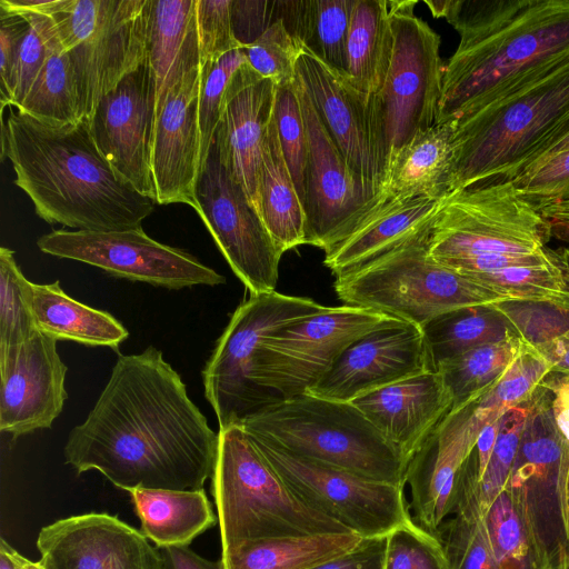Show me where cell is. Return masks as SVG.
<instances>
[{
  "label": "cell",
  "instance_id": "cell-1",
  "mask_svg": "<svg viewBox=\"0 0 569 569\" xmlns=\"http://www.w3.org/2000/svg\"><path fill=\"white\" fill-rule=\"evenodd\" d=\"M218 433L189 398L180 375L149 346L119 356L87 419L63 448L77 475L97 470L113 486L203 489L213 473Z\"/></svg>",
  "mask_w": 569,
  "mask_h": 569
},
{
  "label": "cell",
  "instance_id": "cell-2",
  "mask_svg": "<svg viewBox=\"0 0 569 569\" xmlns=\"http://www.w3.org/2000/svg\"><path fill=\"white\" fill-rule=\"evenodd\" d=\"M39 218L77 230L140 228L154 201L127 184L99 151L86 120L40 122L17 109L1 114V159Z\"/></svg>",
  "mask_w": 569,
  "mask_h": 569
},
{
  "label": "cell",
  "instance_id": "cell-3",
  "mask_svg": "<svg viewBox=\"0 0 569 569\" xmlns=\"http://www.w3.org/2000/svg\"><path fill=\"white\" fill-rule=\"evenodd\" d=\"M568 116L569 51L521 73L455 119L449 193L510 180Z\"/></svg>",
  "mask_w": 569,
  "mask_h": 569
},
{
  "label": "cell",
  "instance_id": "cell-4",
  "mask_svg": "<svg viewBox=\"0 0 569 569\" xmlns=\"http://www.w3.org/2000/svg\"><path fill=\"white\" fill-rule=\"evenodd\" d=\"M569 51V0H518L492 24L460 36L445 66L438 122L527 72Z\"/></svg>",
  "mask_w": 569,
  "mask_h": 569
},
{
  "label": "cell",
  "instance_id": "cell-5",
  "mask_svg": "<svg viewBox=\"0 0 569 569\" xmlns=\"http://www.w3.org/2000/svg\"><path fill=\"white\" fill-rule=\"evenodd\" d=\"M211 495L221 553L267 538L352 532L299 499L241 426L219 429Z\"/></svg>",
  "mask_w": 569,
  "mask_h": 569
},
{
  "label": "cell",
  "instance_id": "cell-6",
  "mask_svg": "<svg viewBox=\"0 0 569 569\" xmlns=\"http://www.w3.org/2000/svg\"><path fill=\"white\" fill-rule=\"evenodd\" d=\"M431 227L337 276L338 298L347 306L372 309L420 328L457 309L510 301L438 263L429 252Z\"/></svg>",
  "mask_w": 569,
  "mask_h": 569
},
{
  "label": "cell",
  "instance_id": "cell-7",
  "mask_svg": "<svg viewBox=\"0 0 569 569\" xmlns=\"http://www.w3.org/2000/svg\"><path fill=\"white\" fill-rule=\"evenodd\" d=\"M241 427L292 455L406 486L407 465L352 402L303 393L267 407Z\"/></svg>",
  "mask_w": 569,
  "mask_h": 569
},
{
  "label": "cell",
  "instance_id": "cell-8",
  "mask_svg": "<svg viewBox=\"0 0 569 569\" xmlns=\"http://www.w3.org/2000/svg\"><path fill=\"white\" fill-rule=\"evenodd\" d=\"M150 0H61L51 14L89 121L101 98L147 59Z\"/></svg>",
  "mask_w": 569,
  "mask_h": 569
},
{
  "label": "cell",
  "instance_id": "cell-9",
  "mask_svg": "<svg viewBox=\"0 0 569 569\" xmlns=\"http://www.w3.org/2000/svg\"><path fill=\"white\" fill-rule=\"evenodd\" d=\"M548 220L527 202L511 180L476 183L447 194L429 236L430 256L440 264L496 254H523L547 247Z\"/></svg>",
  "mask_w": 569,
  "mask_h": 569
},
{
  "label": "cell",
  "instance_id": "cell-10",
  "mask_svg": "<svg viewBox=\"0 0 569 569\" xmlns=\"http://www.w3.org/2000/svg\"><path fill=\"white\" fill-rule=\"evenodd\" d=\"M392 319L372 309L326 307L266 338L251 361V380L266 408L306 393L350 345Z\"/></svg>",
  "mask_w": 569,
  "mask_h": 569
},
{
  "label": "cell",
  "instance_id": "cell-11",
  "mask_svg": "<svg viewBox=\"0 0 569 569\" xmlns=\"http://www.w3.org/2000/svg\"><path fill=\"white\" fill-rule=\"evenodd\" d=\"M325 308L309 298L277 291L250 295L238 306L202 370L204 395L219 429L241 426L266 409L251 381L252 357L264 339Z\"/></svg>",
  "mask_w": 569,
  "mask_h": 569
},
{
  "label": "cell",
  "instance_id": "cell-12",
  "mask_svg": "<svg viewBox=\"0 0 569 569\" xmlns=\"http://www.w3.org/2000/svg\"><path fill=\"white\" fill-rule=\"evenodd\" d=\"M248 436L299 499L362 539L386 538L413 520L406 486L306 459Z\"/></svg>",
  "mask_w": 569,
  "mask_h": 569
},
{
  "label": "cell",
  "instance_id": "cell-13",
  "mask_svg": "<svg viewBox=\"0 0 569 569\" xmlns=\"http://www.w3.org/2000/svg\"><path fill=\"white\" fill-rule=\"evenodd\" d=\"M417 3L388 1L393 51L378 94L385 113L389 166L405 144L438 122L440 113L445 72L440 37L415 14Z\"/></svg>",
  "mask_w": 569,
  "mask_h": 569
},
{
  "label": "cell",
  "instance_id": "cell-14",
  "mask_svg": "<svg viewBox=\"0 0 569 569\" xmlns=\"http://www.w3.org/2000/svg\"><path fill=\"white\" fill-rule=\"evenodd\" d=\"M296 81L308 96L349 168L373 196L386 183L389 144L379 94L358 90L342 73L301 49Z\"/></svg>",
  "mask_w": 569,
  "mask_h": 569
},
{
  "label": "cell",
  "instance_id": "cell-15",
  "mask_svg": "<svg viewBox=\"0 0 569 569\" xmlns=\"http://www.w3.org/2000/svg\"><path fill=\"white\" fill-rule=\"evenodd\" d=\"M43 253L94 266L130 281L168 289L217 286L226 278L189 252L150 238L142 229L88 231L56 229L41 236Z\"/></svg>",
  "mask_w": 569,
  "mask_h": 569
},
{
  "label": "cell",
  "instance_id": "cell-16",
  "mask_svg": "<svg viewBox=\"0 0 569 569\" xmlns=\"http://www.w3.org/2000/svg\"><path fill=\"white\" fill-rule=\"evenodd\" d=\"M196 211L250 295L276 291L282 253L213 141L196 184Z\"/></svg>",
  "mask_w": 569,
  "mask_h": 569
},
{
  "label": "cell",
  "instance_id": "cell-17",
  "mask_svg": "<svg viewBox=\"0 0 569 569\" xmlns=\"http://www.w3.org/2000/svg\"><path fill=\"white\" fill-rule=\"evenodd\" d=\"M551 402V392L542 383L530 400L505 487L548 567L558 546L566 542L557 491L560 438Z\"/></svg>",
  "mask_w": 569,
  "mask_h": 569
},
{
  "label": "cell",
  "instance_id": "cell-18",
  "mask_svg": "<svg viewBox=\"0 0 569 569\" xmlns=\"http://www.w3.org/2000/svg\"><path fill=\"white\" fill-rule=\"evenodd\" d=\"M295 83L308 136L302 202L306 244L326 251L376 202L378 196L368 191L351 171L296 78Z\"/></svg>",
  "mask_w": 569,
  "mask_h": 569
},
{
  "label": "cell",
  "instance_id": "cell-19",
  "mask_svg": "<svg viewBox=\"0 0 569 569\" xmlns=\"http://www.w3.org/2000/svg\"><path fill=\"white\" fill-rule=\"evenodd\" d=\"M154 101V78L146 59L101 98L87 122L114 172L156 202L151 170Z\"/></svg>",
  "mask_w": 569,
  "mask_h": 569
},
{
  "label": "cell",
  "instance_id": "cell-20",
  "mask_svg": "<svg viewBox=\"0 0 569 569\" xmlns=\"http://www.w3.org/2000/svg\"><path fill=\"white\" fill-rule=\"evenodd\" d=\"M436 370L422 329L392 319L350 345L306 393L340 402Z\"/></svg>",
  "mask_w": 569,
  "mask_h": 569
},
{
  "label": "cell",
  "instance_id": "cell-21",
  "mask_svg": "<svg viewBox=\"0 0 569 569\" xmlns=\"http://www.w3.org/2000/svg\"><path fill=\"white\" fill-rule=\"evenodd\" d=\"M67 366L57 340L37 332L14 346H0V431L13 439L48 429L68 397Z\"/></svg>",
  "mask_w": 569,
  "mask_h": 569
},
{
  "label": "cell",
  "instance_id": "cell-22",
  "mask_svg": "<svg viewBox=\"0 0 569 569\" xmlns=\"http://www.w3.org/2000/svg\"><path fill=\"white\" fill-rule=\"evenodd\" d=\"M36 545L46 569H162L160 550L107 512L59 519L40 529Z\"/></svg>",
  "mask_w": 569,
  "mask_h": 569
},
{
  "label": "cell",
  "instance_id": "cell-23",
  "mask_svg": "<svg viewBox=\"0 0 569 569\" xmlns=\"http://www.w3.org/2000/svg\"><path fill=\"white\" fill-rule=\"evenodd\" d=\"M200 83L201 66L186 72L172 87L154 119L151 170L156 203H184L197 208Z\"/></svg>",
  "mask_w": 569,
  "mask_h": 569
},
{
  "label": "cell",
  "instance_id": "cell-24",
  "mask_svg": "<svg viewBox=\"0 0 569 569\" xmlns=\"http://www.w3.org/2000/svg\"><path fill=\"white\" fill-rule=\"evenodd\" d=\"M476 401L452 409L407 467L413 520L430 532L451 515L460 470L481 430L472 419Z\"/></svg>",
  "mask_w": 569,
  "mask_h": 569
},
{
  "label": "cell",
  "instance_id": "cell-25",
  "mask_svg": "<svg viewBox=\"0 0 569 569\" xmlns=\"http://www.w3.org/2000/svg\"><path fill=\"white\" fill-rule=\"evenodd\" d=\"M274 97V82L246 62L226 90L213 139L221 163L258 212L259 167Z\"/></svg>",
  "mask_w": 569,
  "mask_h": 569
},
{
  "label": "cell",
  "instance_id": "cell-26",
  "mask_svg": "<svg viewBox=\"0 0 569 569\" xmlns=\"http://www.w3.org/2000/svg\"><path fill=\"white\" fill-rule=\"evenodd\" d=\"M352 403L409 465L453 409L438 370L427 371L363 395Z\"/></svg>",
  "mask_w": 569,
  "mask_h": 569
},
{
  "label": "cell",
  "instance_id": "cell-27",
  "mask_svg": "<svg viewBox=\"0 0 569 569\" xmlns=\"http://www.w3.org/2000/svg\"><path fill=\"white\" fill-rule=\"evenodd\" d=\"M441 199L392 198L380 193L376 202L328 250L323 264L337 277L391 250L430 228Z\"/></svg>",
  "mask_w": 569,
  "mask_h": 569
},
{
  "label": "cell",
  "instance_id": "cell-28",
  "mask_svg": "<svg viewBox=\"0 0 569 569\" xmlns=\"http://www.w3.org/2000/svg\"><path fill=\"white\" fill-rule=\"evenodd\" d=\"M146 54L154 78L156 119L172 87L201 66L196 0H150Z\"/></svg>",
  "mask_w": 569,
  "mask_h": 569
},
{
  "label": "cell",
  "instance_id": "cell-29",
  "mask_svg": "<svg viewBox=\"0 0 569 569\" xmlns=\"http://www.w3.org/2000/svg\"><path fill=\"white\" fill-rule=\"evenodd\" d=\"M456 121L437 122L405 144L390 162L381 193L392 198L449 194Z\"/></svg>",
  "mask_w": 569,
  "mask_h": 569
},
{
  "label": "cell",
  "instance_id": "cell-30",
  "mask_svg": "<svg viewBox=\"0 0 569 569\" xmlns=\"http://www.w3.org/2000/svg\"><path fill=\"white\" fill-rule=\"evenodd\" d=\"M127 492L140 520V531L159 549L189 547L218 523L204 489L132 488Z\"/></svg>",
  "mask_w": 569,
  "mask_h": 569
},
{
  "label": "cell",
  "instance_id": "cell-31",
  "mask_svg": "<svg viewBox=\"0 0 569 569\" xmlns=\"http://www.w3.org/2000/svg\"><path fill=\"white\" fill-rule=\"evenodd\" d=\"M259 214L283 254L306 244V214L284 160L272 114L262 146L258 174Z\"/></svg>",
  "mask_w": 569,
  "mask_h": 569
},
{
  "label": "cell",
  "instance_id": "cell-32",
  "mask_svg": "<svg viewBox=\"0 0 569 569\" xmlns=\"http://www.w3.org/2000/svg\"><path fill=\"white\" fill-rule=\"evenodd\" d=\"M31 309L37 330L57 341L118 349L129 336L112 315L74 300L58 280L48 284L32 282Z\"/></svg>",
  "mask_w": 569,
  "mask_h": 569
},
{
  "label": "cell",
  "instance_id": "cell-33",
  "mask_svg": "<svg viewBox=\"0 0 569 569\" xmlns=\"http://www.w3.org/2000/svg\"><path fill=\"white\" fill-rule=\"evenodd\" d=\"M438 536L451 569H501L480 506L472 452L460 470L451 515L439 528Z\"/></svg>",
  "mask_w": 569,
  "mask_h": 569
},
{
  "label": "cell",
  "instance_id": "cell-34",
  "mask_svg": "<svg viewBox=\"0 0 569 569\" xmlns=\"http://www.w3.org/2000/svg\"><path fill=\"white\" fill-rule=\"evenodd\" d=\"M356 533H320L242 542L221 553L223 569H313L353 550Z\"/></svg>",
  "mask_w": 569,
  "mask_h": 569
},
{
  "label": "cell",
  "instance_id": "cell-35",
  "mask_svg": "<svg viewBox=\"0 0 569 569\" xmlns=\"http://www.w3.org/2000/svg\"><path fill=\"white\" fill-rule=\"evenodd\" d=\"M356 0L276 1V19L302 49L347 73V38Z\"/></svg>",
  "mask_w": 569,
  "mask_h": 569
},
{
  "label": "cell",
  "instance_id": "cell-36",
  "mask_svg": "<svg viewBox=\"0 0 569 569\" xmlns=\"http://www.w3.org/2000/svg\"><path fill=\"white\" fill-rule=\"evenodd\" d=\"M393 51L388 1L356 0L347 38V73L361 92L378 94Z\"/></svg>",
  "mask_w": 569,
  "mask_h": 569
},
{
  "label": "cell",
  "instance_id": "cell-37",
  "mask_svg": "<svg viewBox=\"0 0 569 569\" xmlns=\"http://www.w3.org/2000/svg\"><path fill=\"white\" fill-rule=\"evenodd\" d=\"M421 329L436 370L440 363L473 348L516 335L496 306L457 309Z\"/></svg>",
  "mask_w": 569,
  "mask_h": 569
},
{
  "label": "cell",
  "instance_id": "cell-38",
  "mask_svg": "<svg viewBox=\"0 0 569 569\" xmlns=\"http://www.w3.org/2000/svg\"><path fill=\"white\" fill-rule=\"evenodd\" d=\"M521 342L522 338L513 335L440 363L437 370L453 398V409L482 397L505 373Z\"/></svg>",
  "mask_w": 569,
  "mask_h": 569
},
{
  "label": "cell",
  "instance_id": "cell-39",
  "mask_svg": "<svg viewBox=\"0 0 569 569\" xmlns=\"http://www.w3.org/2000/svg\"><path fill=\"white\" fill-rule=\"evenodd\" d=\"M19 112L49 124H70L83 120L77 80L68 52H53L30 86Z\"/></svg>",
  "mask_w": 569,
  "mask_h": 569
},
{
  "label": "cell",
  "instance_id": "cell-40",
  "mask_svg": "<svg viewBox=\"0 0 569 569\" xmlns=\"http://www.w3.org/2000/svg\"><path fill=\"white\" fill-rule=\"evenodd\" d=\"M550 373L551 366L546 357L522 338L519 351L505 373L475 402V423L482 428L509 409L528 402Z\"/></svg>",
  "mask_w": 569,
  "mask_h": 569
},
{
  "label": "cell",
  "instance_id": "cell-41",
  "mask_svg": "<svg viewBox=\"0 0 569 569\" xmlns=\"http://www.w3.org/2000/svg\"><path fill=\"white\" fill-rule=\"evenodd\" d=\"M496 559L501 569H549L507 489L495 499L486 515ZM551 566V565H550Z\"/></svg>",
  "mask_w": 569,
  "mask_h": 569
},
{
  "label": "cell",
  "instance_id": "cell-42",
  "mask_svg": "<svg viewBox=\"0 0 569 569\" xmlns=\"http://www.w3.org/2000/svg\"><path fill=\"white\" fill-rule=\"evenodd\" d=\"M13 253L0 248V346L22 343L38 332L31 309L32 282Z\"/></svg>",
  "mask_w": 569,
  "mask_h": 569
},
{
  "label": "cell",
  "instance_id": "cell-43",
  "mask_svg": "<svg viewBox=\"0 0 569 569\" xmlns=\"http://www.w3.org/2000/svg\"><path fill=\"white\" fill-rule=\"evenodd\" d=\"M273 118L284 160L302 203L305 198L308 136L301 101L295 81L276 86Z\"/></svg>",
  "mask_w": 569,
  "mask_h": 569
},
{
  "label": "cell",
  "instance_id": "cell-44",
  "mask_svg": "<svg viewBox=\"0 0 569 569\" xmlns=\"http://www.w3.org/2000/svg\"><path fill=\"white\" fill-rule=\"evenodd\" d=\"M247 62L244 48L231 50L218 60L201 66L198 118L200 169L213 143L226 90L236 71Z\"/></svg>",
  "mask_w": 569,
  "mask_h": 569
},
{
  "label": "cell",
  "instance_id": "cell-45",
  "mask_svg": "<svg viewBox=\"0 0 569 569\" xmlns=\"http://www.w3.org/2000/svg\"><path fill=\"white\" fill-rule=\"evenodd\" d=\"M301 49L282 20L277 18L253 42L244 47V53L248 64L258 74L281 86L295 81Z\"/></svg>",
  "mask_w": 569,
  "mask_h": 569
},
{
  "label": "cell",
  "instance_id": "cell-46",
  "mask_svg": "<svg viewBox=\"0 0 569 569\" xmlns=\"http://www.w3.org/2000/svg\"><path fill=\"white\" fill-rule=\"evenodd\" d=\"M531 400V399H530ZM530 400L509 409L501 418V425L487 468L479 486V500L485 515L497 496L505 489L519 446Z\"/></svg>",
  "mask_w": 569,
  "mask_h": 569
},
{
  "label": "cell",
  "instance_id": "cell-47",
  "mask_svg": "<svg viewBox=\"0 0 569 569\" xmlns=\"http://www.w3.org/2000/svg\"><path fill=\"white\" fill-rule=\"evenodd\" d=\"M383 569H451L438 533L415 522L386 538Z\"/></svg>",
  "mask_w": 569,
  "mask_h": 569
},
{
  "label": "cell",
  "instance_id": "cell-48",
  "mask_svg": "<svg viewBox=\"0 0 569 569\" xmlns=\"http://www.w3.org/2000/svg\"><path fill=\"white\" fill-rule=\"evenodd\" d=\"M28 21V30L22 40L16 73L11 107H17L48 58L62 50L52 18L44 13L20 14Z\"/></svg>",
  "mask_w": 569,
  "mask_h": 569
},
{
  "label": "cell",
  "instance_id": "cell-49",
  "mask_svg": "<svg viewBox=\"0 0 569 569\" xmlns=\"http://www.w3.org/2000/svg\"><path fill=\"white\" fill-rule=\"evenodd\" d=\"M518 193L535 209L569 200V149L515 176Z\"/></svg>",
  "mask_w": 569,
  "mask_h": 569
},
{
  "label": "cell",
  "instance_id": "cell-50",
  "mask_svg": "<svg viewBox=\"0 0 569 569\" xmlns=\"http://www.w3.org/2000/svg\"><path fill=\"white\" fill-rule=\"evenodd\" d=\"M232 0H196L200 64L211 63L227 52L244 48L232 24Z\"/></svg>",
  "mask_w": 569,
  "mask_h": 569
},
{
  "label": "cell",
  "instance_id": "cell-51",
  "mask_svg": "<svg viewBox=\"0 0 569 569\" xmlns=\"http://www.w3.org/2000/svg\"><path fill=\"white\" fill-rule=\"evenodd\" d=\"M543 385L552 396V412L560 438L558 500L565 540L569 551V375L551 372Z\"/></svg>",
  "mask_w": 569,
  "mask_h": 569
},
{
  "label": "cell",
  "instance_id": "cell-52",
  "mask_svg": "<svg viewBox=\"0 0 569 569\" xmlns=\"http://www.w3.org/2000/svg\"><path fill=\"white\" fill-rule=\"evenodd\" d=\"M23 16L0 9V101L1 109L11 106L19 51L28 30Z\"/></svg>",
  "mask_w": 569,
  "mask_h": 569
},
{
  "label": "cell",
  "instance_id": "cell-53",
  "mask_svg": "<svg viewBox=\"0 0 569 569\" xmlns=\"http://www.w3.org/2000/svg\"><path fill=\"white\" fill-rule=\"evenodd\" d=\"M231 10L234 36L244 47L276 20V1L232 0Z\"/></svg>",
  "mask_w": 569,
  "mask_h": 569
},
{
  "label": "cell",
  "instance_id": "cell-54",
  "mask_svg": "<svg viewBox=\"0 0 569 569\" xmlns=\"http://www.w3.org/2000/svg\"><path fill=\"white\" fill-rule=\"evenodd\" d=\"M386 538L362 539L353 550L313 569H383Z\"/></svg>",
  "mask_w": 569,
  "mask_h": 569
},
{
  "label": "cell",
  "instance_id": "cell-55",
  "mask_svg": "<svg viewBox=\"0 0 569 569\" xmlns=\"http://www.w3.org/2000/svg\"><path fill=\"white\" fill-rule=\"evenodd\" d=\"M160 553L162 569H223L221 559L209 560L189 547H167Z\"/></svg>",
  "mask_w": 569,
  "mask_h": 569
},
{
  "label": "cell",
  "instance_id": "cell-56",
  "mask_svg": "<svg viewBox=\"0 0 569 569\" xmlns=\"http://www.w3.org/2000/svg\"><path fill=\"white\" fill-rule=\"evenodd\" d=\"M535 347L550 363L551 372L569 375V329Z\"/></svg>",
  "mask_w": 569,
  "mask_h": 569
},
{
  "label": "cell",
  "instance_id": "cell-57",
  "mask_svg": "<svg viewBox=\"0 0 569 569\" xmlns=\"http://www.w3.org/2000/svg\"><path fill=\"white\" fill-rule=\"evenodd\" d=\"M501 418L502 416L486 423L478 435L476 446L472 450V455L475 457L477 466L478 481H480V479L482 478L488 461L490 459L491 452L493 450L496 438L501 425Z\"/></svg>",
  "mask_w": 569,
  "mask_h": 569
},
{
  "label": "cell",
  "instance_id": "cell-58",
  "mask_svg": "<svg viewBox=\"0 0 569 569\" xmlns=\"http://www.w3.org/2000/svg\"><path fill=\"white\" fill-rule=\"evenodd\" d=\"M551 227L552 238L569 242V200L539 209Z\"/></svg>",
  "mask_w": 569,
  "mask_h": 569
},
{
  "label": "cell",
  "instance_id": "cell-59",
  "mask_svg": "<svg viewBox=\"0 0 569 569\" xmlns=\"http://www.w3.org/2000/svg\"><path fill=\"white\" fill-rule=\"evenodd\" d=\"M567 149H569V129L560 136L550 139L535 148L525 159L515 176L526 170L527 168Z\"/></svg>",
  "mask_w": 569,
  "mask_h": 569
},
{
  "label": "cell",
  "instance_id": "cell-60",
  "mask_svg": "<svg viewBox=\"0 0 569 569\" xmlns=\"http://www.w3.org/2000/svg\"><path fill=\"white\" fill-rule=\"evenodd\" d=\"M0 569H18L12 556V546L3 538L0 539Z\"/></svg>",
  "mask_w": 569,
  "mask_h": 569
},
{
  "label": "cell",
  "instance_id": "cell-61",
  "mask_svg": "<svg viewBox=\"0 0 569 569\" xmlns=\"http://www.w3.org/2000/svg\"><path fill=\"white\" fill-rule=\"evenodd\" d=\"M549 569H569V551L566 542L558 546Z\"/></svg>",
  "mask_w": 569,
  "mask_h": 569
},
{
  "label": "cell",
  "instance_id": "cell-62",
  "mask_svg": "<svg viewBox=\"0 0 569 569\" xmlns=\"http://www.w3.org/2000/svg\"><path fill=\"white\" fill-rule=\"evenodd\" d=\"M12 556L17 562L18 569H46L39 561H32L23 557L18 550L12 547Z\"/></svg>",
  "mask_w": 569,
  "mask_h": 569
}]
</instances>
